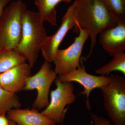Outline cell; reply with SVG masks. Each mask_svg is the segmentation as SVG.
Segmentation results:
<instances>
[{
    "label": "cell",
    "instance_id": "obj_1",
    "mask_svg": "<svg viewBox=\"0 0 125 125\" xmlns=\"http://www.w3.org/2000/svg\"><path fill=\"white\" fill-rule=\"evenodd\" d=\"M75 25L74 32L87 31L90 38L89 57L97 42V36L103 30L116 26V17L101 0H75Z\"/></svg>",
    "mask_w": 125,
    "mask_h": 125
},
{
    "label": "cell",
    "instance_id": "obj_2",
    "mask_svg": "<svg viewBox=\"0 0 125 125\" xmlns=\"http://www.w3.org/2000/svg\"><path fill=\"white\" fill-rule=\"evenodd\" d=\"M47 36L37 12L27 9L23 16L21 39L14 50L28 62L31 69L37 61L41 46Z\"/></svg>",
    "mask_w": 125,
    "mask_h": 125
},
{
    "label": "cell",
    "instance_id": "obj_3",
    "mask_svg": "<svg viewBox=\"0 0 125 125\" xmlns=\"http://www.w3.org/2000/svg\"><path fill=\"white\" fill-rule=\"evenodd\" d=\"M27 10L21 0L12 1L5 8L0 19V50H14L19 45L23 16Z\"/></svg>",
    "mask_w": 125,
    "mask_h": 125
},
{
    "label": "cell",
    "instance_id": "obj_4",
    "mask_svg": "<svg viewBox=\"0 0 125 125\" xmlns=\"http://www.w3.org/2000/svg\"><path fill=\"white\" fill-rule=\"evenodd\" d=\"M110 80L100 88L104 106L114 125H125V78L109 75Z\"/></svg>",
    "mask_w": 125,
    "mask_h": 125
},
{
    "label": "cell",
    "instance_id": "obj_5",
    "mask_svg": "<svg viewBox=\"0 0 125 125\" xmlns=\"http://www.w3.org/2000/svg\"><path fill=\"white\" fill-rule=\"evenodd\" d=\"M56 88L50 92L49 104L41 113L56 123H62L66 107L76 101L75 88L72 82H62L58 78L55 81Z\"/></svg>",
    "mask_w": 125,
    "mask_h": 125
},
{
    "label": "cell",
    "instance_id": "obj_6",
    "mask_svg": "<svg viewBox=\"0 0 125 125\" xmlns=\"http://www.w3.org/2000/svg\"><path fill=\"white\" fill-rule=\"evenodd\" d=\"M79 35L70 46L65 49H58L55 53L53 61L54 70L58 76L73 71L80 65L83 47L89 36L84 30H79Z\"/></svg>",
    "mask_w": 125,
    "mask_h": 125
},
{
    "label": "cell",
    "instance_id": "obj_7",
    "mask_svg": "<svg viewBox=\"0 0 125 125\" xmlns=\"http://www.w3.org/2000/svg\"><path fill=\"white\" fill-rule=\"evenodd\" d=\"M57 76L50 63L45 61L38 71L28 79L23 90H36L37 91L34 108L43 109L48 105L50 88Z\"/></svg>",
    "mask_w": 125,
    "mask_h": 125
},
{
    "label": "cell",
    "instance_id": "obj_8",
    "mask_svg": "<svg viewBox=\"0 0 125 125\" xmlns=\"http://www.w3.org/2000/svg\"><path fill=\"white\" fill-rule=\"evenodd\" d=\"M75 3L67 9L62 19L60 27L53 35L48 36L41 46L40 51L45 61L53 62L55 53L67 32L75 26Z\"/></svg>",
    "mask_w": 125,
    "mask_h": 125
},
{
    "label": "cell",
    "instance_id": "obj_9",
    "mask_svg": "<svg viewBox=\"0 0 125 125\" xmlns=\"http://www.w3.org/2000/svg\"><path fill=\"white\" fill-rule=\"evenodd\" d=\"M62 82H76L84 88V90L81 92L80 95L86 96V106L88 110H91L89 101L90 93L96 88H99L106 84L110 80L109 76L94 75L88 73L82 60H80V65L76 69L68 73L57 76Z\"/></svg>",
    "mask_w": 125,
    "mask_h": 125
},
{
    "label": "cell",
    "instance_id": "obj_10",
    "mask_svg": "<svg viewBox=\"0 0 125 125\" xmlns=\"http://www.w3.org/2000/svg\"><path fill=\"white\" fill-rule=\"evenodd\" d=\"M31 69L27 62L15 66L0 74V88L16 93L23 90Z\"/></svg>",
    "mask_w": 125,
    "mask_h": 125
},
{
    "label": "cell",
    "instance_id": "obj_11",
    "mask_svg": "<svg viewBox=\"0 0 125 125\" xmlns=\"http://www.w3.org/2000/svg\"><path fill=\"white\" fill-rule=\"evenodd\" d=\"M103 49L111 56L125 50V22L103 30L99 34Z\"/></svg>",
    "mask_w": 125,
    "mask_h": 125
},
{
    "label": "cell",
    "instance_id": "obj_12",
    "mask_svg": "<svg viewBox=\"0 0 125 125\" xmlns=\"http://www.w3.org/2000/svg\"><path fill=\"white\" fill-rule=\"evenodd\" d=\"M9 120L16 125H55L51 119L39 112L37 109H10L7 112Z\"/></svg>",
    "mask_w": 125,
    "mask_h": 125
},
{
    "label": "cell",
    "instance_id": "obj_13",
    "mask_svg": "<svg viewBox=\"0 0 125 125\" xmlns=\"http://www.w3.org/2000/svg\"><path fill=\"white\" fill-rule=\"evenodd\" d=\"M71 0H35L39 16L43 22L46 21L53 26L57 25L56 7L61 2H69Z\"/></svg>",
    "mask_w": 125,
    "mask_h": 125
},
{
    "label": "cell",
    "instance_id": "obj_14",
    "mask_svg": "<svg viewBox=\"0 0 125 125\" xmlns=\"http://www.w3.org/2000/svg\"><path fill=\"white\" fill-rule=\"evenodd\" d=\"M113 58L107 64L95 71L96 74L99 75L109 76L112 72L118 71L125 75V54L124 52L115 54Z\"/></svg>",
    "mask_w": 125,
    "mask_h": 125
},
{
    "label": "cell",
    "instance_id": "obj_15",
    "mask_svg": "<svg viewBox=\"0 0 125 125\" xmlns=\"http://www.w3.org/2000/svg\"><path fill=\"white\" fill-rule=\"evenodd\" d=\"M25 62V59L14 50H0V74Z\"/></svg>",
    "mask_w": 125,
    "mask_h": 125
},
{
    "label": "cell",
    "instance_id": "obj_16",
    "mask_svg": "<svg viewBox=\"0 0 125 125\" xmlns=\"http://www.w3.org/2000/svg\"><path fill=\"white\" fill-rule=\"evenodd\" d=\"M21 106L15 93L0 88V115H6L10 109L20 108Z\"/></svg>",
    "mask_w": 125,
    "mask_h": 125
},
{
    "label": "cell",
    "instance_id": "obj_17",
    "mask_svg": "<svg viewBox=\"0 0 125 125\" xmlns=\"http://www.w3.org/2000/svg\"><path fill=\"white\" fill-rule=\"evenodd\" d=\"M116 17L119 23L125 22V0H101Z\"/></svg>",
    "mask_w": 125,
    "mask_h": 125
},
{
    "label": "cell",
    "instance_id": "obj_18",
    "mask_svg": "<svg viewBox=\"0 0 125 125\" xmlns=\"http://www.w3.org/2000/svg\"><path fill=\"white\" fill-rule=\"evenodd\" d=\"M92 120L93 125H114L106 118L95 114L92 115Z\"/></svg>",
    "mask_w": 125,
    "mask_h": 125
},
{
    "label": "cell",
    "instance_id": "obj_19",
    "mask_svg": "<svg viewBox=\"0 0 125 125\" xmlns=\"http://www.w3.org/2000/svg\"><path fill=\"white\" fill-rule=\"evenodd\" d=\"M11 0H0V19L5 7L11 2Z\"/></svg>",
    "mask_w": 125,
    "mask_h": 125
},
{
    "label": "cell",
    "instance_id": "obj_20",
    "mask_svg": "<svg viewBox=\"0 0 125 125\" xmlns=\"http://www.w3.org/2000/svg\"><path fill=\"white\" fill-rule=\"evenodd\" d=\"M9 120L5 115H0V125H9Z\"/></svg>",
    "mask_w": 125,
    "mask_h": 125
},
{
    "label": "cell",
    "instance_id": "obj_21",
    "mask_svg": "<svg viewBox=\"0 0 125 125\" xmlns=\"http://www.w3.org/2000/svg\"><path fill=\"white\" fill-rule=\"evenodd\" d=\"M9 123H10V125H16L15 123H14L11 121L9 120Z\"/></svg>",
    "mask_w": 125,
    "mask_h": 125
}]
</instances>
